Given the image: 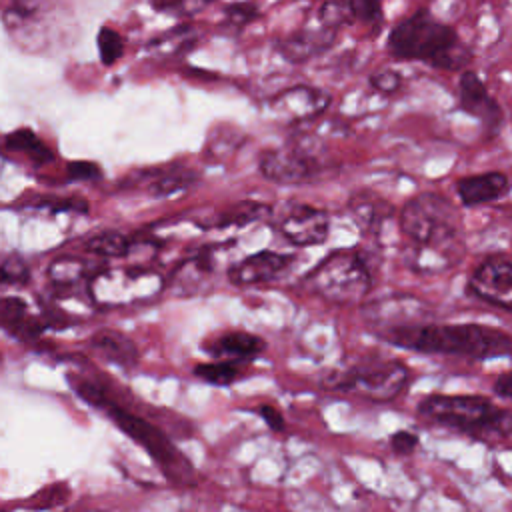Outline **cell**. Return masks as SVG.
<instances>
[{"instance_id":"1","label":"cell","mask_w":512,"mask_h":512,"mask_svg":"<svg viewBox=\"0 0 512 512\" xmlns=\"http://www.w3.org/2000/svg\"><path fill=\"white\" fill-rule=\"evenodd\" d=\"M390 346L424 354H452L474 360L508 356V332L484 324H434L428 320L376 334Z\"/></svg>"},{"instance_id":"2","label":"cell","mask_w":512,"mask_h":512,"mask_svg":"<svg viewBox=\"0 0 512 512\" xmlns=\"http://www.w3.org/2000/svg\"><path fill=\"white\" fill-rule=\"evenodd\" d=\"M386 44L396 60L424 62L440 70H460L470 60L458 32L426 8L398 20L388 32Z\"/></svg>"},{"instance_id":"3","label":"cell","mask_w":512,"mask_h":512,"mask_svg":"<svg viewBox=\"0 0 512 512\" xmlns=\"http://www.w3.org/2000/svg\"><path fill=\"white\" fill-rule=\"evenodd\" d=\"M418 412L438 424L456 428L480 440H506L510 436V412L476 394H430L418 404Z\"/></svg>"},{"instance_id":"4","label":"cell","mask_w":512,"mask_h":512,"mask_svg":"<svg viewBox=\"0 0 512 512\" xmlns=\"http://www.w3.org/2000/svg\"><path fill=\"white\" fill-rule=\"evenodd\" d=\"M306 284L332 304L352 306L362 304L372 290V272L362 252L342 248L320 260L306 276Z\"/></svg>"},{"instance_id":"5","label":"cell","mask_w":512,"mask_h":512,"mask_svg":"<svg viewBox=\"0 0 512 512\" xmlns=\"http://www.w3.org/2000/svg\"><path fill=\"white\" fill-rule=\"evenodd\" d=\"M108 418L136 444H140L162 474L178 486H192L196 482V470L190 460L172 444V440L156 428L152 422L128 412L126 408L110 402L106 408Z\"/></svg>"},{"instance_id":"6","label":"cell","mask_w":512,"mask_h":512,"mask_svg":"<svg viewBox=\"0 0 512 512\" xmlns=\"http://www.w3.org/2000/svg\"><path fill=\"white\" fill-rule=\"evenodd\" d=\"M406 382V364L386 356L364 358L348 368L336 370L330 378H326L328 388L338 392H352L374 402L394 400L406 388Z\"/></svg>"},{"instance_id":"7","label":"cell","mask_w":512,"mask_h":512,"mask_svg":"<svg viewBox=\"0 0 512 512\" xmlns=\"http://www.w3.org/2000/svg\"><path fill=\"white\" fill-rule=\"evenodd\" d=\"M398 226L412 244H438L460 238L454 206L434 192L410 198L400 210Z\"/></svg>"},{"instance_id":"8","label":"cell","mask_w":512,"mask_h":512,"mask_svg":"<svg viewBox=\"0 0 512 512\" xmlns=\"http://www.w3.org/2000/svg\"><path fill=\"white\" fill-rule=\"evenodd\" d=\"M92 286L94 298L106 306H130L156 300L164 290V278L156 270L132 266L120 270H104L94 276Z\"/></svg>"},{"instance_id":"9","label":"cell","mask_w":512,"mask_h":512,"mask_svg":"<svg viewBox=\"0 0 512 512\" xmlns=\"http://www.w3.org/2000/svg\"><path fill=\"white\" fill-rule=\"evenodd\" d=\"M260 172L278 184H302L324 170V160L304 142H290L260 154Z\"/></svg>"},{"instance_id":"10","label":"cell","mask_w":512,"mask_h":512,"mask_svg":"<svg viewBox=\"0 0 512 512\" xmlns=\"http://www.w3.org/2000/svg\"><path fill=\"white\" fill-rule=\"evenodd\" d=\"M470 290L502 310L512 308V262L504 254L486 256L470 276Z\"/></svg>"},{"instance_id":"11","label":"cell","mask_w":512,"mask_h":512,"mask_svg":"<svg viewBox=\"0 0 512 512\" xmlns=\"http://www.w3.org/2000/svg\"><path fill=\"white\" fill-rule=\"evenodd\" d=\"M278 230L296 246H318L326 242L330 234V218L320 208L296 204L284 212L278 222Z\"/></svg>"},{"instance_id":"12","label":"cell","mask_w":512,"mask_h":512,"mask_svg":"<svg viewBox=\"0 0 512 512\" xmlns=\"http://www.w3.org/2000/svg\"><path fill=\"white\" fill-rule=\"evenodd\" d=\"M292 264H294V254L260 250L232 264L228 270V280L238 288L268 284L280 278Z\"/></svg>"},{"instance_id":"13","label":"cell","mask_w":512,"mask_h":512,"mask_svg":"<svg viewBox=\"0 0 512 512\" xmlns=\"http://www.w3.org/2000/svg\"><path fill=\"white\" fill-rule=\"evenodd\" d=\"M364 318H366V324H370L374 332L380 334L392 328L426 320L428 308L424 306V302L412 296L400 294V296H390V298H382L378 302L368 304L364 308Z\"/></svg>"},{"instance_id":"14","label":"cell","mask_w":512,"mask_h":512,"mask_svg":"<svg viewBox=\"0 0 512 512\" xmlns=\"http://www.w3.org/2000/svg\"><path fill=\"white\" fill-rule=\"evenodd\" d=\"M458 102L466 114L478 118L492 134L500 130L504 122L502 108L474 70H462L458 80Z\"/></svg>"},{"instance_id":"15","label":"cell","mask_w":512,"mask_h":512,"mask_svg":"<svg viewBox=\"0 0 512 512\" xmlns=\"http://www.w3.org/2000/svg\"><path fill=\"white\" fill-rule=\"evenodd\" d=\"M330 104V96L314 86H292L272 98L270 108L288 122H304L320 116Z\"/></svg>"},{"instance_id":"16","label":"cell","mask_w":512,"mask_h":512,"mask_svg":"<svg viewBox=\"0 0 512 512\" xmlns=\"http://www.w3.org/2000/svg\"><path fill=\"white\" fill-rule=\"evenodd\" d=\"M462 240L438 244H408L404 250V264L418 274H440L456 266L462 258Z\"/></svg>"},{"instance_id":"17","label":"cell","mask_w":512,"mask_h":512,"mask_svg":"<svg viewBox=\"0 0 512 512\" xmlns=\"http://www.w3.org/2000/svg\"><path fill=\"white\" fill-rule=\"evenodd\" d=\"M222 246H204L188 256L176 270L174 282L182 294H196L202 286H208L210 278L218 270V252Z\"/></svg>"},{"instance_id":"18","label":"cell","mask_w":512,"mask_h":512,"mask_svg":"<svg viewBox=\"0 0 512 512\" xmlns=\"http://www.w3.org/2000/svg\"><path fill=\"white\" fill-rule=\"evenodd\" d=\"M334 38L336 30L320 24V28H304L280 40L278 52L290 62H306L324 52L326 48H330Z\"/></svg>"},{"instance_id":"19","label":"cell","mask_w":512,"mask_h":512,"mask_svg":"<svg viewBox=\"0 0 512 512\" xmlns=\"http://www.w3.org/2000/svg\"><path fill=\"white\" fill-rule=\"evenodd\" d=\"M508 192V178L502 172H484L460 178L456 182V194L468 208L494 202Z\"/></svg>"},{"instance_id":"20","label":"cell","mask_w":512,"mask_h":512,"mask_svg":"<svg viewBox=\"0 0 512 512\" xmlns=\"http://www.w3.org/2000/svg\"><path fill=\"white\" fill-rule=\"evenodd\" d=\"M210 354L220 358H232V360H250L264 352L266 342L258 334L234 330L220 334L216 340L204 344Z\"/></svg>"},{"instance_id":"21","label":"cell","mask_w":512,"mask_h":512,"mask_svg":"<svg viewBox=\"0 0 512 512\" xmlns=\"http://www.w3.org/2000/svg\"><path fill=\"white\" fill-rule=\"evenodd\" d=\"M92 348L98 350L106 360L122 366V368H134L138 364V346L134 344L132 338H128L126 334L118 332V330H98L92 340H90Z\"/></svg>"},{"instance_id":"22","label":"cell","mask_w":512,"mask_h":512,"mask_svg":"<svg viewBox=\"0 0 512 512\" xmlns=\"http://www.w3.org/2000/svg\"><path fill=\"white\" fill-rule=\"evenodd\" d=\"M350 212L356 220V224L360 226L362 232L368 234H376L380 232L384 220L390 216L392 206L388 202H384L382 198L370 194V192H358L350 198L348 202Z\"/></svg>"},{"instance_id":"23","label":"cell","mask_w":512,"mask_h":512,"mask_svg":"<svg viewBox=\"0 0 512 512\" xmlns=\"http://www.w3.org/2000/svg\"><path fill=\"white\" fill-rule=\"evenodd\" d=\"M148 176V192L152 196H170L180 190H186L190 184L196 182L198 174L182 164H172V166H162L154 170L142 172Z\"/></svg>"},{"instance_id":"24","label":"cell","mask_w":512,"mask_h":512,"mask_svg":"<svg viewBox=\"0 0 512 512\" xmlns=\"http://www.w3.org/2000/svg\"><path fill=\"white\" fill-rule=\"evenodd\" d=\"M270 216V208L266 204L254 202V200H242L236 202L224 210L212 212L210 218H206V222H202V226L206 228H228V226H246L250 222L262 220Z\"/></svg>"},{"instance_id":"25","label":"cell","mask_w":512,"mask_h":512,"mask_svg":"<svg viewBox=\"0 0 512 512\" xmlns=\"http://www.w3.org/2000/svg\"><path fill=\"white\" fill-rule=\"evenodd\" d=\"M140 244H142L140 238L108 230V232L92 236L86 242V250L96 256H104V258H122V256H128L130 252H134Z\"/></svg>"},{"instance_id":"26","label":"cell","mask_w":512,"mask_h":512,"mask_svg":"<svg viewBox=\"0 0 512 512\" xmlns=\"http://www.w3.org/2000/svg\"><path fill=\"white\" fill-rule=\"evenodd\" d=\"M0 320L6 328L20 336H34L42 330V326L36 324L34 318H28L26 302H22L20 298H8L0 304Z\"/></svg>"},{"instance_id":"27","label":"cell","mask_w":512,"mask_h":512,"mask_svg":"<svg viewBox=\"0 0 512 512\" xmlns=\"http://www.w3.org/2000/svg\"><path fill=\"white\" fill-rule=\"evenodd\" d=\"M4 146L12 152H26L36 162H50L54 158L52 150L30 130L18 128L4 138Z\"/></svg>"},{"instance_id":"28","label":"cell","mask_w":512,"mask_h":512,"mask_svg":"<svg viewBox=\"0 0 512 512\" xmlns=\"http://www.w3.org/2000/svg\"><path fill=\"white\" fill-rule=\"evenodd\" d=\"M240 362L242 360H232V358H224L218 362H202V364H196L194 374L214 386H228L240 376L242 372Z\"/></svg>"},{"instance_id":"29","label":"cell","mask_w":512,"mask_h":512,"mask_svg":"<svg viewBox=\"0 0 512 512\" xmlns=\"http://www.w3.org/2000/svg\"><path fill=\"white\" fill-rule=\"evenodd\" d=\"M96 46H98L100 62L104 66L116 64L124 54V38L112 26H100V30L96 34Z\"/></svg>"},{"instance_id":"30","label":"cell","mask_w":512,"mask_h":512,"mask_svg":"<svg viewBox=\"0 0 512 512\" xmlns=\"http://www.w3.org/2000/svg\"><path fill=\"white\" fill-rule=\"evenodd\" d=\"M318 20H320L322 26L332 28V30H338V28L344 26L346 22L354 20V16H352V10H350L348 0H326V2L320 6Z\"/></svg>"},{"instance_id":"31","label":"cell","mask_w":512,"mask_h":512,"mask_svg":"<svg viewBox=\"0 0 512 512\" xmlns=\"http://www.w3.org/2000/svg\"><path fill=\"white\" fill-rule=\"evenodd\" d=\"M212 2L214 0H152V6L158 12H166L172 16H194Z\"/></svg>"},{"instance_id":"32","label":"cell","mask_w":512,"mask_h":512,"mask_svg":"<svg viewBox=\"0 0 512 512\" xmlns=\"http://www.w3.org/2000/svg\"><path fill=\"white\" fill-rule=\"evenodd\" d=\"M84 272H86L84 262L74 258H62L52 264V278L62 284H74L84 276Z\"/></svg>"},{"instance_id":"33","label":"cell","mask_w":512,"mask_h":512,"mask_svg":"<svg viewBox=\"0 0 512 512\" xmlns=\"http://www.w3.org/2000/svg\"><path fill=\"white\" fill-rule=\"evenodd\" d=\"M74 384H72V388L76 390V394L84 400V402H88V404H92V406H96V408H106L112 400L108 398V394L104 392V388H100L98 384H94V382H88V380H72Z\"/></svg>"},{"instance_id":"34","label":"cell","mask_w":512,"mask_h":512,"mask_svg":"<svg viewBox=\"0 0 512 512\" xmlns=\"http://www.w3.org/2000/svg\"><path fill=\"white\" fill-rule=\"evenodd\" d=\"M352 16L364 24H380L382 0H348Z\"/></svg>"},{"instance_id":"35","label":"cell","mask_w":512,"mask_h":512,"mask_svg":"<svg viewBox=\"0 0 512 512\" xmlns=\"http://www.w3.org/2000/svg\"><path fill=\"white\" fill-rule=\"evenodd\" d=\"M28 278L30 270L20 258H6L0 262V284H24Z\"/></svg>"},{"instance_id":"36","label":"cell","mask_w":512,"mask_h":512,"mask_svg":"<svg viewBox=\"0 0 512 512\" xmlns=\"http://www.w3.org/2000/svg\"><path fill=\"white\" fill-rule=\"evenodd\" d=\"M368 80H370V86L380 94H396L402 88V76L390 68L374 72Z\"/></svg>"},{"instance_id":"37","label":"cell","mask_w":512,"mask_h":512,"mask_svg":"<svg viewBox=\"0 0 512 512\" xmlns=\"http://www.w3.org/2000/svg\"><path fill=\"white\" fill-rule=\"evenodd\" d=\"M66 174L70 180H98L102 176V168L90 160H74L66 164Z\"/></svg>"},{"instance_id":"38","label":"cell","mask_w":512,"mask_h":512,"mask_svg":"<svg viewBox=\"0 0 512 512\" xmlns=\"http://www.w3.org/2000/svg\"><path fill=\"white\" fill-rule=\"evenodd\" d=\"M40 206L50 208L52 212H80V214L88 212V202L82 198H50L40 202Z\"/></svg>"},{"instance_id":"39","label":"cell","mask_w":512,"mask_h":512,"mask_svg":"<svg viewBox=\"0 0 512 512\" xmlns=\"http://www.w3.org/2000/svg\"><path fill=\"white\" fill-rule=\"evenodd\" d=\"M390 446L396 454H412L418 446V436L410 430H400L390 436Z\"/></svg>"},{"instance_id":"40","label":"cell","mask_w":512,"mask_h":512,"mask_svg":"<svg viewBox=\"0 0 512 512\" xmlns=\"http://www.w3.org/2000/svg\"><path fill=\"white\" fill-rule=\"evenodd\" d=\"M258 412H260V416H262V420L266 422V426L270 428V430H276V432H280V430H284V416H282V412L276 408V406H270V404H262V406H258Z\"/></svg>"},{"instance_id":"41","label":"cell","mask_w":512,"mask_h":512,"mask_svg":"<svg viewBox=\"0 0 512 512\" xmlns=\"http://www.w3.org/2000/svg\"><path fill=\"white\" fill-rule=\"evenodd\" d=\"M226 14H228V18H230V22H234V24H244V22H248V20H252L254 18V14H256V6L254 4H230L228 8H226Z\"/></svg>"},{"instance_id":"42","label":"cell","mask_w":512,"mask_h":512,"mask_svg":"<svg viewBox=\"0 0 512 512\" xmlns=\"http://www.w3.org/2000/svg\"><path fill=\"white\" fill-rule=\"evenodd\" d=\"M494 392L498 398L502 400H510L512 394V380H510V372H502L496 382H494Z\"/></svg>"}]
</instances>
